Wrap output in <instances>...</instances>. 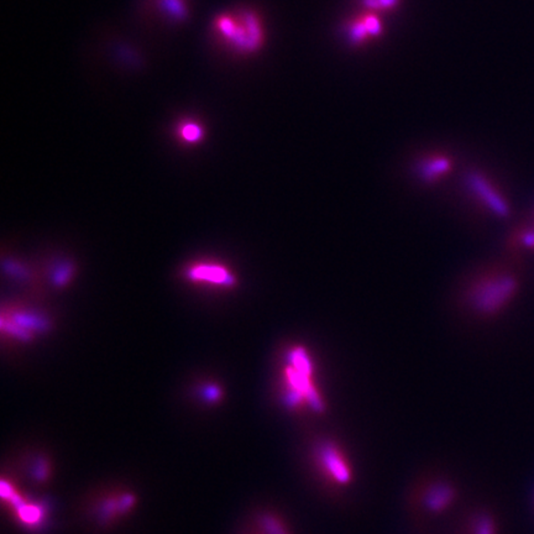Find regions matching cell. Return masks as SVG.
Returning <instances> with one entry per match:
<instances>
[{
    "label": "cell",
    "instance_id": "cell-9",
    "mask_svg": "<svg viewBox=\"0 0 534 534\" xmlns=\"http://www.w3.org/2000/svg\"><path fill=\"white\" fill-rule=\"evenodd\" d=\"M452 496L454 495L452 489L446 487L444 485H439L433 490L429 491L427 498L428 507L433 511L444 509L452 501Z\"/></svg>",
    "mask_w": 534,
    "mask_h": 534
},
{
    "label": "cell",
    "instance_id": "cell-8",
    "mask_svg": "<svg viewBox=\"0 0 534 534\" xmlns=\"http://www.w3.org/2000/svg\"><path fill=\"white\" fill-rule=\"evenodd\" d=\"M380 30V24L376 18L374 16H365L363 19L358 20L350 27V38L352 41H363L370 35H376Z\"/></svg>",
    "mask_w": 534,
    "mask_h": 534
},
{
    "label": "cell",
    "instance_id": "cell-4",
    "mask_svg": "<svg viewBox=\"0 0 534 534\" xmlns=\"http://www.w3.org/2000/svg\"><path fill=\"white\" fill-rule=\"evenodd\" d=\"M315 461L319 472L334 484L345 486L352 480L350 466L344 452L330 441H323L315 449Z\"/></svg>",
    "mask_w": 534,
    "mask_h": 534
},
{
    "label": "cell",
    "instance_id": "cell-13",
    "mask_svg": "<svg viewBox=\"0 0 534 534\" xmlns=\"http://www.w3.org/2000/svg\"><path fill=\"white\" fill-rule=\"evenodd\" d=\"M396 0H365V4L371 8H389L395 4Z\"/></svg>",
    "mask_w": 534,
    "mask_h": 534
},
{
    "label": "cell",
    "instance_id": "cell-12",
    "mask_svg": "<svg viewBox=\"0 0 534 534\" xmlns=\"http://www.w3.org/2000/svg\"><path fill=\"white\" fill-rule=\"evenodd\" d=\"M515 238L518 240L520 245L534 250V226H527L522 229Z\"/></svg>",
    "mask_w": 534,
    "mask_h": 534
},
{
    "label": "cell",
    "instance_id": "cell-1",
    "mask_svg": "<svg viewBox=\"0 0 534 534\" xmlns=\"http://www.w3.org/2000/svg\"><path fill=\"white\" fill-rule=\"evenodd\" d=\"M213 34L220 45L239 55L256 52L265 38L260 16L250 9L218 15L213 21Z\"/></svg>",
    "mask_w": 534,
    "mask_h": 534
},
{
    "label": "cell",
    "instance_id": "cell-5",
    "mask_svg": "<svg viewBox=\"0 0 534 534\" xmlns=\"http://www.w3.org/2000/svg\"><path fill=\"white\" fill-rule=\"evenodd\" d=\"M470 187L474 189V192H476L478 199L483 202L491 212H494L501 218L509 217L511 213L509 203L486 178L474 175L470 177Z\"/></svg>",
    "mask_w": 534,
    "mask_h": 534
},
{
    "label": "cell",
    "instance_id": "cell-2",
    "mask_svg": "<svg viewBox=\"0 0 534 534\" xmlns=\"http://www.w3.org/2000/svg\"><path fill=\"white\" fill-rule=\"evenodd\" d=\"M520 282L515 274L506 270L486 272L468 291V302L478 313L495 315L515 298Z\"/></svg>",
    "mask_w": 534,
    "mask_h": 534
},
{
    "label": "cell",
    "instance_id": "cell-10",
    "mask_svg": "<svg viewBox=\"0 0 534 534\" xmlns=\"http://www.w3.org/2000/svg\"><path fill=\"white\" fill-rule=\"evenodd\" d=\"M192 278L195 280H207L210 282H230L229 274L226 270L220 267H214V266H201L197 267L195 270L192 271Z\"/></svg>",
    "mask_w": 534,
    "mask_h": 534
},
{
    "label": "cell",
    "instance_id": "cell-11",
    "mask_svg": "<svg viewBox=\"0 0 534 534\" xmlns=\"http://www.w3.org/2000/svg\"><path fill=\"white\" fill-rule=\"evenodd\" d=\"M180 136L182 138V140L187 141V143H195L198 140H201L203 136V129H202L199 124L193 123V121H186L180 126Z\"/></svg>",
    "mask_w": 534,
    "mask_h": 534
},
{
    "label": "cell",
    "instance_id": "cell-3",
    "mask_svg": "<svg viewBox=\"0 0 534 534\" xmlns=\"http://www.w3.org/2000/svg\"><path fill=\"white\" fill-rule=\"evenodd\" d=\"M291 363L286 370V385L289 386L287 398L289 404L307 406L315 412H321L323 402L318 391L311 381L313 366L311 364L308 355L302 349H297L289 355Z\"/></svg>",
    "mask_w": 534,
    "mask_h": 534
},
{
    "label": "cell",
    "instance_id": "cell-6",
    "mask_svg": "<svg viewBox=\"0 0 534 534\" xmlns=\"http://www.w3.org/2000/svg\"><path fill=\"white\" fill-rule=\"evenodd\" d=\"M154 7L162 14L166 19L180 23L189 18V7L186 0H152Z\"/></svg>",
    "mask_w": 534,
    "mask_h": 534
},
{
    "label": "cell",
    "instance_id": "cell-7",
    "mask_svg": "<svg viewBox=\"0 0 534 534\" xmlns=\"http://www.w3.org/2000/svg\"><path fill=\"white\" fill-rule=\"evenodd\" d=\"M449 169L450 162L446 158H429L420 165V172L426 181H435Z\"/></svg>",
    "mask_w": 534,
    "mask_h": 534
}]
</instances>
